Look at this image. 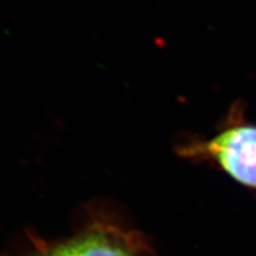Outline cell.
<instances>
[{"label": "cell", "instance_id": "cell-1", "mask_svg": "<svg viewBox=\"0 0 256 256\" xmlns=\"http://www.w3.org/2000/svg\"><path fill=\"white\" fill-rule=\"evenodd\" d=\"M180 154L196 161H212L232 179L256 190V126L240 123L226 127L206 142L180 148Z\"/></svg>", "mask_w": 256, "mask_h": 256}, {"label": "cell", "instance_id": "cell-2", "mask_svg": "<svg viewBox=\"0 0 256 256\" xmlns=\"http://www.w3.org/2000/svg\"><path fill=\"white\" fill-rule=\"evenodd\" d=\"M36 256H150L138 236L112 225H93Z\"/></svg>", "mask_w": 256, "mask_h": 256}]
</instances>
